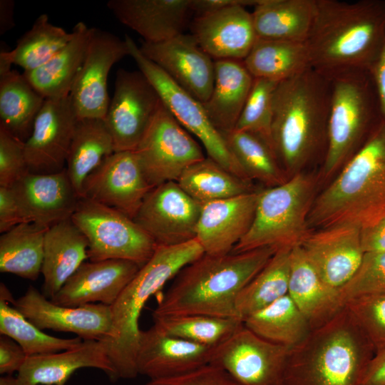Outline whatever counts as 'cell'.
Returning <instances> with one entry per match:
<instances>
[{
  "label": "cell",
  "mask_w": 385,
  "mask_h": 385,
  "mask_svg": "<svg viewBox=\"0 0 385 385\" xmlns=\"http://www.w3.org/2000/svg\"><path fill=\"white\" fill-rule=\"evenodd\" d=\"M385 40V0H316L305 42L311 68L332 78L369 71Z\"/></svg>",
  "instance_id": "1"
},
{
  "label": "cell",
  "mask_w": 385,
  "mask_h": 385,
  "mask_svg": "<svg viewBox=\"0 0 385 385\" xmlns=\"http://www.w3.org/2000/svg\"><path fill=\"white\" fill-rule=\"evenodd\" d=\"M331 80L312 68L279 82L273 98L272 141L287 176L323 160L327 139Z\"/></svg>",
  "instance_id": "2"
},
{
  "label": "cell",
  "mask_w": 385,
  "mask_h": 385,
  "mask_svg": "<svg viewBox=\"0 0 385 385\" xmlns=\"http://www.w3.org/2000/svg\"><path fill=\"white\" fill-rule=\"evenodd\" d=\"M277 250L266 247L225 255L204 254L178 273L152 316L203 314L241 319L236 308L239 293Z\"/></svg>",
  "instance_id": "3"
},
{
  "label": "cell",
  "mask_w": 385,
  "mask_h": 385,
  "mask_svg": "<svg viewBox=\"0 0 385 385\" xmlns=\"http://www.w3.org/2000/svg\"><path fill=\"white\" fill-rule=\"evenodd\" d=\"M385 217V122L329 181L313 202L309 228L351 225L361 230Z\"/></svg>",
  "instance_id": "4"
},
{
  "label": "cell",
  "mask_w": 385,
  "mask_h": 385,
  "mask_svg": "<svg viewBox=\"0 0 385 385\" xmlns=\"http://www.w3.org/2000/svg\"><path fill=\"white\" fill-rule=\"evenodd\" d=\"M375 351L344 307L329 322L312 329L291 348L283 375L284 385H361Z\"/></svg>",
  "instance_id": "5"
},
{
  "label": "cell",
  "mask_w": 385,
  "mask_h": 385,
  "mask_svg": "<svg viewBox=\"0 0 385 385\" xmlns=\"http://www.w3.org/2000/svg\"><path fill=\"white\" fill-rule=\"evenodd\" d=\"M205 254L196 239L170 246L158 245L151 258L111 306L112 330L103 341L117 379L138 374L136 354L140 334L139 319L149 298L186 265Z\"/></svg>",
  "instance_id": "6"
},
{
  "label": "cell",
  "mask_w": 385,
  "mask_h": 385,
  "mask_svg": "<svg viewBox=\"0 0 385 385\" xmlns=\"http://www.w3.org/2000/svg\"><path fill=\"white\" fill-rule=\"evenodd\" d=\"M330 80L327 147L319 183L333 179L383 121L369 71L345 73Z\"/></svg>",
  "instance_id": "7"
},
{
  "label": "cell",
  "mask_w": 385,
  "mask_h": 385,
  "mask_svg": "<svg viewBox=\"0 0 385 385\" xmlns=\"http://www.w3.org/2000/svg\"><path fill=\"white\" fill-rule=\"evenodd\" d=\"M319 183L318 175L304 171L260 190L252 225L231 252L300 246L311 232L308 218Z\"/></svg>",
  "instance_id": "8"
},
{
  "label": "cell",
  "mask_w": 385,
  "mask_h": 385,
  "mask_svg": "<svg viewBox=\"0 0 385 385\" xmlns=\"http://www.w3.org/2000/svg\"><path fill=\"white\" fill-rule=\"evenodd\" d=\"M71 220L87 239L90 261L123 260L142 267L158 246L133 219L88 199L80 197Z\"/></svg>",
  "instance_id": "9"
},
{
  "label": "cell",
  "mask_w": 385,
  "mask_h": 385,
  "mask_svg": "<svg viewBox=\"0 0 385 385\" xmlns=\"http://www.w3.org/2000/svg\"><path fill=\"white\" fill-rule=\"evenodd\" d=\"M125 41L139 71L178 123L200 141L207 157L238 177L251 181L231 153L222 133L210 121L203 104L148 58L129 36L125 35Z\"/></svg>",
  "instance_id": "10"
},
{
  "label": "cell",
  "mask_w": 385,
  "mask_h": 385,
  "mask_svg": "<svg viewBox=\"0 0 385 385\" xmlns=\"http://www.w3.org/2000/svg\"><path fill=\"white\" fill-rule=\"evenodd\" d=\"M134 152L152 188L178 181L188 167L206 158L163 102Z\"/></svg>",
  "instance_id": "11"
},
{
  "label": "cell",
  "mask_w": 385,
  "mask_h": 385,
  "mask_svg": "<svg viewBox=\"0 0 385 385\" xmlns=\"http://www.w3.org/2000/svg\"><path fill=\"white\" fill-rule=\"evenodd\" d=\"M161 103L140 71H117L113 96L103 118L115 152L136 149Z\"/></svg>",
  "instance_id": "12"
},
{
  "label": "cell",
  "mask_w": 385,
  "mask_h": 385,
  "mask_svg": "<svg viewBox=\"0 0 385 385\" xmlns=\"http://www.w3.org/2000/svg\"><path fill=\"white\" fill-rule=\"evenodd\" d=\"M290 349L243 325L214 348L210 364L223 369L239 385H279Z\"/></svg>",
  "instance_id": "13"
},
{
  "label": "cell",
  "mask_w": 385,
  "mask_h": 385,
  "mask_svg": "<svg viewBox=\"0 0 385 385\" xmlns=\"http://www.w3.org/2000/svg\"><path fill=\"white\" fill-rule=\"evenodd\" d=\"M202 207L169 181L148 192L133 220L157 245H177L195 239Z\"/></svg>",
  "instance_id": "14"
},
{
  "label": "cell",
  "mask_w": 385,
  "mask_h": 385,
  "mask_svg": "<svg viewBox=\"0 0 385 385\" xmlns=\"http://www.w3.org/2000/svg\"><path fill=\"white\" fill-rule=\"evenodd\" d=\"M126 56L130 53L125 40L93 28L84 61L69 95L77 119L104 118L111 101L108 73Z\"/></svg>",
  "instance_id": "15"
},
{
  "label": "cell",
  "mask_w": 385,
  "mask_h": 385,
  "mask_svg": "<svg viewBox=\"0 0 385 385\" xmlns=\"http://www.w3.org/2000/svg\"><path fill=\"white\" fill-rule=\"evenodd\" d=\"M153 188L134 151L106 157L85 180L81 197L121 212L133 219Z\"/></svg>",
  "instance_id": "16"
},
{
  "label": "cell",
  "mask_w": 385,
  "mask_h": 385,
  "mask_svg": "<svg viewBox=\"0 0 385 385\" xmlns=\"http://www.w3.org/2000/svg\"><path fill=\"white\" fill-rule=\"evenodd\" d=\"M14 305L41 330L70 332L83 340L105 341L112 330L111 307L88 304L67 307L53 303L36 288L29 286Z\"/></svg>",
  "instance_id": "17"
},
{
  "label": "cell",
  "mask_w": 385,
  "mask_h": 385,
  "mask_svg": "<svg viewBox=\"0 0 385 385\" xmlns=\"http://www.w3.org/2000/svg\"><path fill=\"white\" fill-rule=\"evenodd\" d=\"M76 120L69 96L45 100L24 143L30 173L51 174L66 168Z\"/></svg>",
  "instance_id": "18"
},
{
  "label": "cell",
  "mask_w": 385,
  "mask_h": 385,
  "mask_svg": "<svg viewBox=\"0 0 385 385\" xmlns=\"http://www.w3.org/2000/svg\"><path fill=\"white\" fill-rule=\"evenodd\" d=\"M139 48L200 102L208 100L214 86L215 60L191 34H182L158 43L143 41Z\"/></svg>",
  "instance_id": "19"
},
{
  "label": "cell",
  "mask_w": 385,
  "mask_h": 385,
  "mask_svg": "<svg viewBox=\"0 0 385 385\" xmlns=\"http://www.w3.org/2000/svg\"><path fill=\"white\" fill-rule=\"evenodd\" d=\"M10 188L24 222L46 228L71 219L80 199L66 168L51 174L29 172Z\"/></svg>",
  "instance_id": "20"
},
{
  "label": "cell",
  "mask_w": 385,
  "mask_h": 385,
  "mask_svg": "<svg viewBox=\"0 0 385 385\" xmlns=\"http://www.w3.org/2000/svg\"><path fill=\"white\" fill-rule=\"evenodd\" d=\"M309 262L329 286L339 289L361 263V229L340 225L311 231L300 245Z\"/></svg>",
  "instance_id": "21"
},
{
  "label": "cell",
  "mask_w": 385,
  "mask_h": 385,
  "mask_svg": "<svg viewBox=\"0 0 385 385\" xmlns=\"http://www.w3.org/2000/svg\"><path fill=\"white\" fill-rule=\"evenodd\" d=\"M214 348L168 334L153 325L140 331L138 373L150 380L183 374L210 364Z\"/></svg>",
  "instance_id": "22"
},
{
  "label": "cell",
  "mask_w": 385,
  "mask_h": 385,
  "mask_svg": "<svg viewBox=\"0 0 385 385\" xmlns=\"http://www.w3.org/2000/svg\"><path fill=\"white\" fill-rule=\"evenodd\" d=\"M190 27L200 47L214 60L243 61L257 38L252 13L242 6L194 16Z\"/></svg>",
  "instance_id": "23"
},
{
  "label": "cell",
  "mask_w": 385,
  "mask_h": 385,
  "mask_svg": "<svg viewBox=\"0 0 385 385\" xmlns=\"http://www.w3.org/2000/svg\"><path fill=\"white\" fill-rule=\"evenodd\" d=\"M140 267L123 260L85 262L51 300L67 307L96 302L111 307Z\"/></svg>",
  "instance_id": "24"
},
{
  "label": "cell",
  "mask_w": 385,
  "mask_h": 385,
  "mask_svg": "<svg viewBox=\"0 0 385 385\" xmlns=\"http://www.w3.org/2000/svg\"><path fill=\"white\" fill-rule=\"evenodd\" d=\"M259 191L202 205L195 238L205 254L218 256L232 251L252 225Z\"/></svg>",
  "instance_id": "25"
},
{
  "label": "cell",
  "mask_w": 385,
  "mask_h": 385,
  "mask_svg": "<svg viewBox=\"0 0 385 385\" xmlns=\"http://www.w3.org/2000/svg\"><path fill=\"white\" fill-rule=\"evenodd\" d=\"M106 6L121 24L148 43L184 34L193 18L192 0H110Z\"/></svg>",
  "instance_id": "26"
},
{
  "label": "cell",
  "mask_w": 385,
  "mask_h": 385,
  "mask_svg": "<svg viewBox=\"0 0 385 385\" xmlns=\"http://www.w3.org/2000/svg\"><path fill=\"white\" fill-rule=\"evenodd\" d=\"M82 368H94L116 380L115 369L103 341L83 340L78 345L58 352L28 356L17 372V385H66Z\"/></svg>",
  "instance_id": "27"
},
{
  "label": "cell",
  "mask_w": 385,
  "mask_h": 385,
  "mask_svg": "<svg viewBox=\"0 0 385 385\" xmlns=\"http://www.w3.org/2000/svg\"><path fill=\"white\" fill-rule=\"evenodd\" d=\"M288 294L312 330L329 322L344 307L339 289L319 277L300 246L292 250Z\"/></svg>",
  "instance_id": "28"
},
{
  "label": "cell",
  "mask_w": 385,
  "mask_h": 385,
  "mask_svg": "<svg viewBox=\"0 0 385 385\" xmlns=\"http://www.w3.org/2000/svg\"><path fill=\"white\" fill-rule=\"evenodd\" d=\"M86 237L71 218L48 227L45 233L41 274L42 294L51 299L88 259Z\"/></svg>",
  "instance_id": "29"
},
{
  "label": "cell",
  "mask_w": 385,
  "mask_h": 385,
  "mask_svg": "<svg viewBox=\"0 0 385 385\" xmlns=\"http://www.w3.org/2000/svg\"><path fill=\"white\" fill-rule=\"evenodd\" d=\"M253 81L254 77L243 61L215 60L212 92L202 104L210 121L220 132L235 129Z\"/></svg>",
  "instance_id": "30"
},
{
  "label": "cell",
  "mask_w": 385,
  "mask_h": 385,
  "mask_svg": "<svg viewBox=\"0 0 385 385\" xmlns=\"http://www.w3.org/2000/svg\"><path fill=\"white\" fill-rule=\"evenodd\" d=\"M92 30L84 22L77 23L72 38L62 49L38 68L24 71L26 79L45 99L69 96L84 61Z\"/></svg>",
  "instance_id": "31"
},
{
  "label": "cell",
  "mask_w": 385,
  "mask_h": 385,
  "mask_svg": "<svg viewBox=\"0 0 385 385\" xmlns=\"http://www.w3.org/2000/svg\"><path fill=\"white\" fill-rule=\"evenodd\" d=\"M315 9L316 0H258L252 12L257 37L305 43Z\"/></svg>",
  "instance_id": "32"
},
{
  "label": "cell",
  "mask_w": 385,
  "mask_h": 385,
  "mask_svg": "<svg viewBox=\"0 0 385 385\" xmlns=\"http://www.w3.org/2000/svg\"><path fill=\"white\" fill-rule=\"evenodd\" d=\"M45 100L23 73L0 72V126L16 138H29Z\"/></svg>",
  "instance_id": "33"
},
{
  "label": "cell",
  "mask_w": 385,
  "mask_h": 385,
  "mask_svg": "<svg viewBox=\"0 0 385 385\" xmlns=\"http://www.w3.org/2000/svg\"><path fill=\"white\" fill-rule=\"evenodd\" d=\"M114 152L113 140L103 119H77L66 169L80 197L87 177Z\"/></svg>",
  "instance_id": "34"
},
{
  "label": "cell",
  "mask_w": 385,
  "mask_h": 385,
  "mask_svg": "<svg viewBox=\"0 0 385 385\" xmlns=\"http://www.w3.org/2000/svg\"><path fill=\"white\" fill-rule=\"evenodd\" d=\"M243 63L255 78L276 82L311 68L306 43L258 38Z\"/></svg>",
  "instance_id": "35"
},
{
  "label": "cell",
  "mask_w": 385,
  "mask_h": 385,
  "mask_svg": "<svg viewBox=\"0 0 385 385\" xmlns=\"http://www.w3.org/2000/svg\"><path fill=\"white\" fill-rule=\"evenodd\" d=\"M48 228L21 223L0 237V271L36 280L41 273L45 233Z\"/></svg>",
  "instance_id": "36"
},
{
  "label": "cell",
  "mask_w": 385,
  "mask_h": 385,
  "mask_svg": "<svg viewBox=\"0 0 385 385\" xmlns=\"http://www.w3.org/2000/svg\"><path fill=\"white\" fill-rule=\"evenodd\" d=\"M242 321L246 328L261 338L290 348L301 343L312 331L288 294Z\"/></svg>",
  "instance_id": "37"
},
{
  "label": "cell",
  "mask_w": 385,
  "mask_h": 385,
  "mask_svg": "<svg viewBox=\"0 0 385 385\" xmlns=\"http://www.w3.org/2000/svg\"><path fill=\"white\" fill-rule=\"evenodd\" d=\"M177 182L202 206L257 190L252 182L238 177L209 157L188 167Z\"/></svg>",
  "instance_id": "38"
},
{
  "label": "cell",
  "mask_w": 385,
  "mask_h": 385,
  "mask_svg": "<svg viewBox=\"0 0 385 385\" xmlns=\"http://www.w3.org/2000/svg\"><path fill=\"white\" fill-rule=\"evenodd\" d=\"M292 250L278 249L240 291L236 308L242 320L288 294Z\"/></svg>",
  "instance_id": "39"
},
{
  "label": "cell",
  "mask_w": 385,
  "mask_h": 385,
  "mask_svg": "<svg viewBox=\"0 0 385 385\" xmlns=\"http://www.w3.org/2000/svg\"><path fill=\"white\" fill-rule=\"evenodd\" d=\"M222 134L231 153L252 182L258 181L269 188L289 179L273 149L261 138L236 129Z\"/></svg>",
  "instance_id": "40"
},
{
  "label": "cell",
  "mask_w": 385,
  "mask_h": 385,
  "mask_svg": "<svg viewBox=\"0 0 385 385\" xmlns=\"http://www.w3.org/2000/svg\"><path fill=\"white\" fill-rule=\"evenodd\" d=\"M11 293L0 284V334L17 342L28 356L63 351L80 344L78 337L63 339L47 334L26 319L13 304Z\"/></svg>",
  "instance_id": "41"
},
{
  "label": "cell",
  "mask_w": 385,
  "mask_h": 385,
  "mask_svg": "<svg viewBox=\"0 0 385 385\" xmlns=\"http://www.w3.org/2000/svg\"><path fill=\"white\" fill-rule=\"evenodd\" d=\"M72 37V31L68 33L52 24L44 14L18 40L14 49L4 53L11 64L21 67L24 71H31L49 61Z\"/></svg>",
  "instance_id": "42"
},
{
  "label": "cell",
  "mask_w": 385,
  "mask_h": 385,
  "mask_svg": "<svg viewBox=\"0 0 385 385\" xmlns=\"http://www.w3.org/2000/svg\"><path fill=\"white\" fill-rule=\"evenodd\" d=\"M154 326L162 332L190 342L216 347L244 324L239 318L203 314L153 317Z\"/></svg>",
  "instance_id": "43"
},
{
  "label": "cell",
  "mask_w": 385,
  "mask_h": 385,
  "mask_svg": "<svg viewBox=\"0 0 385 385\" xmlns=\"http://www.w3.org/2000/svg\"><path fill=\"white\" fill-rule=\"evenodd\" d=\"M279 83L254 78L251 91L235 128L259 136L272 149L273 98Z\"/></svg>",
  "instance_id": "44"
},
{
  "label": "cell",
  "mask_w": 385,
  "mask_h": 385,
  "mask_svg": "<svg viewBox=\"0 0 385 385\" xmlns=\"http://www.w3.org/2000/svg\"><path fill=\"white\" fill-rule=\"evenodd\" d=\"M344 307L366 335L375 354L385 349V294H368L347 300Z\"/></svg>",
  "instance_id": "45"
},
{
  "label": "cell",
  "mask_w": 385,
  "mask_h": 385,
  "mask_svg": "<svg viewBox=\"0 0 385 385\" xmlns=\"http://www.w3.org/2000/svg\"><path fill=\"white\" fill-rule=\"evenodd\" d=\"M339 292L344 305L353 297L385 294V251L365 252L355 272Z\"/></svg>",
  "instance_id": "46"
},
{
  "label": "cell",
  "mask_w": 385,
  "mask_h": 385,
  "mask_svg": "<svg viewBox=\"0 0 385 385\" xmlns=\"http://www.w3.org/2000/svg\"><path fill=\"white\" fill-rule=\"evenodd\" d=\"M28 173L24 142L0 126V187H11Z\"/></svg>",
  "instance_id": "47"
},
{
  "label": "cell",
  "mask_w": 385,
  "mask_h": 385,
  "mask_svg": "<svg viewBox=\"0 0 385 385\" xmlns=\"http://www.w3.org/2000/svg\"><path fill=\"white\" fill-rule=\"evenodd\" d=\"M144 385H239L223 369L209 364L194 371L164 379H152Z\"/></svg>",
  "instance_id": "48"
},
{
  "label": "cell",
  "mask_w": 385,
  "mask_h": 385,
  "mask_svg": "<svg viewBox=\"0 0 385 385\" xmlns=\"http://www.w3.org/2000/svg\"><path fill=\"white\" fill-rule=\"evenodd\" d=\"M28 356L22 347L6 335L0 336V374L12 375L19 371Z\"/></svg>",
  "instance_id": "49"
},
{
  "label": "cell",
  "mask_w": 385,
  "mask_h": 385,
  "mask_svg": "<svg viewBox=\"0 0 385 385\" xmlns=\"http://www.w3.org/2000/svg\"><path fill=\"white\" fill-rule=\"evenodd\" d=\"M21 223H24V220L11 188L0 187V232Z\"/></svg>",
  "instance_id": "50"
},
{
  "label": "cell",
  "mask_w": 385,
  "mask_h": 385,
  "mask_svg": "<svg viewBox=\"0 0 385 385\" xmlns=\"http://www.w3.org/2000/svg\"><path fill=\"white\" fill-rule=\"evenodd\" d=\"M369 72L374 86L382 119L385 122V40Z\"/></svg>",
  "instance_id": "51"
},
{
  "label": "cell",
  "mask_w": 385,
  "mask_h": 385,
  "mask_svg": "<svg viewBox=\"0 0 385 385\" xmlns=\"http://www.w3.org/2000/svg\"><path fill=\"white\" fill-rule=\"evenodd\" d=\"M361 242L364 252L385 251V217L374 225L361 230Z\"/></svg>",
  "instance_id": "52"
},
{
  "label": "cell",
  "mask_w": 385,
  "mask_h": 385,
  "mask_svg": "<svg viewBox=\"0 0 385 385\" xmlns=\"http://www.w3.org/2000/svg\"><path fill=\"white\" fill-rule=\"evenodd\" d=\"M361 385H385V349L374 354L365 370Z\"/></svg>",
  "instance_id": "53"
},
{
  "label": "cell",
  "mask_w": 385,
  "mask_h": 385,
  "mask_svg": "<svg viewBox=\"0 0 385 385\" xmlns=\"http://www.w3.org/2000/svg\"><path fill=\"white\" fill-rule=\"evenodd\" d=\"M258 0H192L193 17L225 7L234 6H255Z\"/></svg>",
  "instance_id": "54"
},
{
  "label": "cell",
  "mask_w": 385,
  "mask_h": 385,
  "mask_svg": "<svg viewBox=\"0 0 385 385\" xmlns=\"http://www.w3.org/2000/svg\"><path fill=\"white\" fill-rule=\"evenodd\" d=\"M14 11V1H0V34H4L15 26Z\"/></svg>",
  "instance_id": "55"
},
{
  "label": "cell",
  "mask_w": 385,
  "mask_h": 385,
  "mask_svg": "<svg viewBox=\"0 0 385 385\" xmlns=\"http://www.w3.org/2000/svg\"><path fill=\"white\" fill-rule=\"evenodd\" d=\"M0 385H17L16 378L12 375H3L0 378Z\"/></svg>",
  "instance_id": "56"
},
{
  "label": "cell",
  "mask_w": 385,
  "mask_h": 385,
  "mask_svg": "<svg viewBox=\"0 0 385 385\" xmlns=\"http://www.w3.org/2000/svg\"><path fill=\"white\" fill-rule=\"evenodd\" d=\"M279 385H284V383L280 384Z\"/></svg>",
  "instance_id": "57"
}]
</instances>
